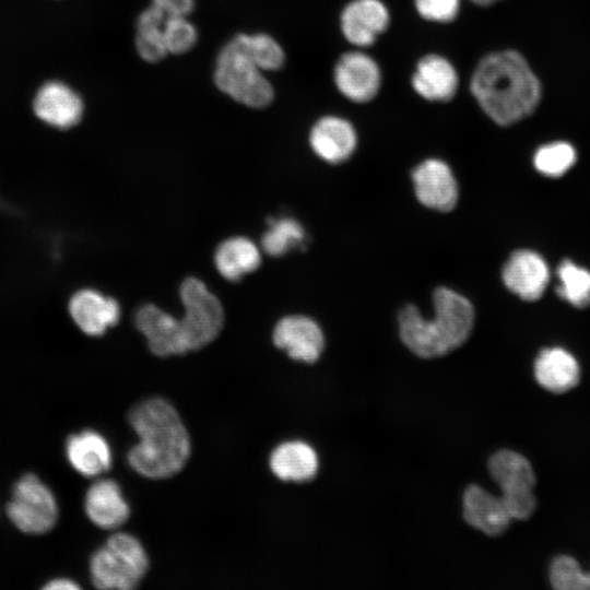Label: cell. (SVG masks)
<instances>
[{
    "label": "cell",
    "mask_w": 590,
    "mask_h": 590,
    "mask_svg": "<svg viewBox=\"0 0 590 590\" xmlns=\"http://www.w3.org/2000/svg\"><path fill=\"white\" fill-rule=\"evenodd\" d=\"M134 321L153 354L165 357L188 352L180 319L166 310L153 304L143 305Z\"/></svg>",
    "instance_id": "obj_11"
},
{
    "label": "cell",
    "mask_w": 590,
    "mask_h": 590,
    "mask_svg": "<svg viewBox=\"0 0 590 590\" xmlns=\"http://www.w3.org/2000/svg\"><path fill=\"white\" fill-rule=\"evenodd\" d=\"M66 449L73 469L84 476L99 475L111 467L110 447L95 430L87 429L70 436Z\"/></svg>",
    "instance_id": "obj_21"
},
{
    "label": "cell",
    "mask_w": 590,
    "mask_h": 590,
    "mask_svg": "<svg viewBox=\"0 0 590 590\" xmlns=\"http://www.w3.org/2000/svg\"><path fill=\"white\" fill-rule=\"evenodd\" d=\"M234 38L263 72L279 70L284 64L285 54L273 37L263 33H241Z\"/></svg>",
    "instance_id": "obj_26"
},
{
    "label": "cell",
    "mask_w": 590,
    "mask_h": 590,
    "mask_svg": "<svg viewBox=\"0 0 590 590\" xmlns=\"http://www.w3.org/2000/svg\"><path fill=\"white\" fill-rule=\"evenodd\" d=\"M7 510L14 526L31 534L49 531L58 517L52 492L34 474H26L19 480Z\"/></svg>",
    "instance_id": "obj_8"
},
{
    "label": "cell",
    "mask_w": 590,
    "mask_h": 590,
    "mask_svg": "<svg viewBox=\"0 0 590 590\" xmlns=\"http://www.w3.org/2000/svg\"><path fill=\"white\" fill-rule=\"evenodd\" d=\"M168 17L188 15L194 9V0H154Z\"/></svg>",
    "instance_id": "obj_33"
},
{
    "label": "cell",
    "mask_w": 590,
    "mask_h": 590,
    "mask_svg": "<svg viewBox=\"0 0 590 590\" xmlns=\"http://www.w3.org/2000/svg\"><path fill=\"white\" fill-rule=\"evenodd\" d=\"M270 468L282 481H309L317 473L318 458L309 445L302 441H288L272 451Z\"/></svg>",
    "instance_id": "obj_23"
},
{
    "label": "cell",
    "mask_w": 590,
    "mask_h": 590,
    "mask_svg": "<svg viewBox=\"0 0 590 590\" xmlns=\"http://www.w3.org/2000/svg\"><path fill=\"white\" fill-rule=\"evenodd\" d=\"M435 315L422 317L418 308L405 305L398 315L399 333L404 345L422 358H435L461 346L474 323V308L461 294L440 286L434 291Z\"/></svg>",
    "instance_id": "obj_3"
},
{
    "label": "cell",
    "mask_w": 590,
    "mask_h": 590,
    "mask_svg": "<svg viewBox=\"0 0 590 590\" xmlns=\"http://www.w3.org/2000/svg\"><path fill=\"white\" fill-rule=\"evenodd\" d=\"M261 255L258 246L249 238L235 236L222 241L214 253L219 273L228 281H238L258 269Z\"/></svg>",
    "instance_id": "obj_24"
},
{
    "label": "cell",
    "mask_w": 590,
    "mask_h": 590,
    "mask_svg": "<svg viewBox=\"0 0 590 590\" xmlns=\"http://www.w3.org/2000/svg\"><path fill=\"white\" fill-rule=\"evenodd\" d=\"M163 40L168 54L181 55L194 47L198 32L188 17H167L163 25Z\"/></svg>",
    "instance_id": "obj_31"
},
{
    "label": "cell",
    "mask_w": 590,
    "mask_h": 590,
    "mask_svg": "<svg viewBox=\"0 0 590 590\" xmlns=\"http://www.w3.org/2000/svg\"><path fill=\"white\" fill-rule=\"evenodd\" d=\"M470 90L483 113L502 127L531 116L543 95L538 74L527 58L514 49L484 56L472 73Z\"/></svg>",
    "instance_id": "obj_1"
},
{
    "label": "cell",
    "mask_w": 590,
    "mask_h": 590,
    "mask_svg": "<svg viewBox=\"0 0 590 590\" xmlns=\"http://www.w3.org/2000/svg\"><path fill=\"white\" fill-rule=\"evenodd\" d=\"M305 240L303 226L292 217L269 220V228L261 238L262 249L270 256L286 253Z\"/></svg>",
    "instance_id": "obj_28"
},
{
    "label": "cell",
    "mask_w": 590,
    "mask_h": 590,
    "mask_svg": "<svg viewBox=\"0 0 590 590\" xmlns=\"http://www.w3.org/2000/svg\"><path fill=\"white\" fill-rule=\"evenodd\" d=\"M44 588L47 590H76L80 587L70 579L58 578L49 581Z\"/></svg>",
    "instance_id": "obj_34"
},
{
    "label": "cell",
    "mask_w": 590,
    "mask_h": 590,
    "mask_svg": "<svg viewBox=\"0 0 590 590\" xmlns=\"http://www.w3.org/2000/svg\"><path fill=\"white\" fill-rule=\"evenodd\" d=\"M534 376L544 389L562 393L579 381L580 368L576 358L562 347L544 349L534 363Z\"/></svg>",
    "instance_id": "obj_22"
},
{
    "label": "cell",
    "mask_w": 590,
    "mask_h": 590,
    "mask_svg": "<svg viewBox=\"0 0 590 590\" xmlns=\"http://www.w3.org/2000/svg\"><path fill=\"white\" fill-rule=\"evenodd\" d=\"M488 471L502 489V499L512 519L524 520L535 509L534 472L522 455L499 450L488 460Z\"/></svg>",
    "instance_id": "obj_7"
},
{
    "label": "cell",
    "mask_w": 590,
    "mask_h": 590,
    "mask_svg": "<svg viewBox=\"0 0 590 590\" xmlns=\"http://www.w3.org/2000/svg\"><path fill=\"white\" fill-rule=\"evenodd\" d=\"M488 1H489V3L492 4L493 2L499 1V0H488Z\"/></svg>",
    "instance_id": "obj_35"
},
{
    "label": "cell",
    "mask_w": 590,
    "mask_h": 590,
    "mask_svg": "<svg viewBox=\"0 0 590 590\" xmlns=\"http://www.w3.org/2000/svg\"><path fill=\"white\" fill-rule=\"evenodd\" d=\"M503 281L507 288L523 300L539 299L550 281L545 260L532 250H517L505 263Z\"/></svg>",
    "instance_id": "obj_14"
},
{
    "label": "cell",
    "mask_w": 590,
    "mask_h": 590,
    "mask_svg": "<svg viewBox=\"0 0 590 590\" xmlns=\"http://www.w3.org/2000/svg\"><path fill=\"white\" fill-rule=\"evenodd\" d=\"M309 143L317 156L328 163L346 161L355 151L357 137L353 126L335 116L320 118L311 128Z\"/></svg>",
    "instance_id": "obj_17"
},
{
    "label": "cell",
    "mask_w": 590,
    "mask_h": 590,
    "mask_svg": "<svg viewBox=\"0 0 590 590\" xmlns=\"http://www.w3.org/2000/svg\"><path fill=\"white\" fill-rule=\"evenodd\" d=\"M550 580L558 590H590V571L582 570L578 562L567 555L553 560Z\"/></svg>",
    "instance_id": "obj_30"
},
{
    "label": "cell",
    "mask_w": 590,
    "mask_h": 590,
    "mask_svg": "<svg viewBox=\"0 0 590 590\" xmlns=\"http://www.w3.org/2000/svg\"><path fill=\"white\" fill-rule=\"evenodd\" d=\"M417 200L425 206L441 212L451 211L458 201L456 177L447 163L429 158L418 164L411 174Z\"/></svg>",
    "instance_id": "obj_10"
},
{
    "label": "cell",
    "mask_w": 590,
    "mask_h": 590,
    "mask_svg": "<svg viewBox=\"0 0 590 590\" xmlns=\"http://www.w3.org/2000/svg\"><path fill=\"white\" fill-rule=\"evenodd\" d=\"M577 160L575 148L566 141H553L538 148L533 155L536 170L547 177H559L568 172Z\"/></svg>",
    "instance_id": "obj_29"
},
{
    "label": "cell",
    "mask_w": 590,
    "mask_h": 590,
    "mask_svg": "<svg viewBox=\"0 0 590 590\" xmlns=\"http://www.w3.org/2000/svg\"><path fill=\"white\" fill-rule=\"evenodd\" d=\"M69 312L84 333L99 337L119 321L120 306L110 296L92 288H84L72 295Z\"/></svg>",
    "instance_id": "obj_15"
},
{
    "label": "cell",
    "mask_w": 590,
    "mask_h": 590,
    "mask_svg": "<svg viewBox=\"0 0 590 590\" xmlns=\"http://www.w3.org/2000/svg\"><path fill=\"white\" fill-rule=\"evenodd\" d=\"M390 16L380 0H354L341 14V31L353 45L366 47L374 44L386 31Z\"/></svg>",
    "instance_id": "obj_16"
},
{
    "label": "cell",
    "mask_w": 590,
    "mask_h": 590,
    "mask_svg": "<svg viewBox=\"0 0 590 590\" xmlns=\"http://www.w3.org/2000/svg\"><path fill=\"white\" fill-rule=\"evenodd\" d=\"M213 79L222 93L247 107L264 108L273 101L271 83L234 37L219 51Z\"/></svg>",
    "instance_id": "obj_4"
},
{
    "label": "cell",
    "mask_w": 590,
    "mask_h": 590,
    "mask_svg": "<svg viewBox=\"0 0 590 590\" xmlns=\"http://www.w3.org/2000/svg\"><path fill=\"white\" fill-rule=\"evenodd\" d=\"M167 17L154 0L139 14L134 43L137 52L143 60L154 63L168 55L163 40V25Z\"/></svg>",
    "instance_id": "obj_25"
},
{
    "label": "cell",
    "mask_w": 590,
    "mask_h": 590,
    "mask_svg": "<svg viewBox=\"0 0 590 590\" xmlns=\"http://www.w3.org/2000/svg\"><path fill=\"white\" fill-rule=\"evenodd\" d=\"M272 338L275 346L286 351L291 358L305 363H315L324 346L319 324L302 315L282 318L275 324Z\"/></svg>",
    "instance_id": "obj_13"
},
{
    "label": "cell",
    "mask_w": 590,
    "mask_h": 590,
    "mask_svg": "<svg viewBox=\"0 0 590 590\" xmlns=\"http://www.w3.org/2000/svg\"><path fill=\"white\" fill-rule=\"evenodd\" d=\"M462 502L465 522L487 535L502 534L512 520L502 497L492 495L479 485L467 487Z\"/></svg>",
    "instance_id": "obj_18"
},
{
    "label": "cell",
    "mask_w": 590,
    "mask_h": 590,
    "mask_svg": "<svg viewBox=\"0 0 590 590\" xmlns=\"http://www.w3.org/2000/svg\"><path fill=\"white\" fill-rule=\"evenodd\" d=\"M149 568L141 542L128 533L111 535L92 556L93 585L102 590H131L138 587Z\"/></svg>",
    "instance_id": "obj_5"
},
{
    "label": "cell",
    "mask_w": 590,
    "mask_h": 590,
    "mask_svg": "<svg viewBox=\"0 0 590 590\" xmlns=\"http://www.w3.org/2000/svg\"><path fill=\"white\" fill-rule=\"evenodd\" d=\"M128 420L139 436V442L128 452V463L138 474L162 480L181 471L190 457V438L167 400H144L129 412Z\"/></svg>",
    "instance_id": "obj_2"
},
{
    "label": "cell",
    "mask_w": 590,
    "mask_h": 590,
    "mask_svg": "<svg viewBox=\"0 0 590 590\" xmlns=\"http://www.w3.org/2000/svg\"><path fill=\"white\" fill-rule=\"evenodd\" d=\"M559 284L557 294L575 307L590 305V271L564 260L557 268Z\"/></svg>",
    "instance_id": "obj_27"
},
{
    "label": "cell",
    "mask_w": 590,
    "mask_h": 590,
    "mask_svg": "<svg viewBox=\"0 0 590 590\" xmlns=\"http://www.w3.org/2000/svg\"><path fill=\"white\" fill-rule=\"evenodd\" d=\"M334 82L346 98L365 103L377 95L381 84V74L373 58L359 51H351L338 60L334 68Z\"/></svg>",
    "instance_id": "obj_12"
},
{
    "label": "cell",
    "mask_w": 590,
    "mask_h": 590,
    "mask_svg": "<svg viewBox=\"0 0 590 590\" xmlns=\"http://www.w3.org/2000/svg\"><path fill=\"white\" fill-rule=\"evenodd\" d=\"M461 0H414L418 14L432 22L448 23L453 21L460 9Z\"/></svg>",
    "instance_id": "obj_32"
},
{
    "label": "cell",
    "mask_w": 590,
    "mask_h": 590,
    "mask_svg": "<svg viewBox=\"0 0 590 590\" xmlns=\"http://www.w3.org/2000/svg\"><path fill=\"white\" fill-rule=\"evenodd\" d=\"M184 315L180 318L185 342L189 351L199 350L212 342L224 322L220 299L197 278H187L180 285Z\"/></svg>",
    "instance_id": "obj_6"
},
{
    "label": "cell",
    "mask_w": 590,
    "mask_h": 590,
    "mask_svg": "<svg viewBox=\"0 0 590 590\" xmlns=\"http://www.w3.org/2000/svg\"><path fill=\"white\" fill-rule=\"evenodd\" d=\"M32 111L46 127L66 131L81 122L85 105L81 94L71 84L51 78L35 91Z\"/></svg>",
    "instance_id": "obj_9"
},
{
    "label": "cell",
    "mask_w": 590,
    "mask_h": 590,
    "mask_svg": "<svg viewBox=\"0 0 590 590\" xmlns=\"http://www.w3.org/2000/svg\"><path fill=\"white\" fill-rule=\"evenodd\" d=\"M459 78L449 60L438 55L423 57L412 76L414 91L430 102H448L456 95Z\"/></svg>",
    "instance_id": "obj_19"
},
{
    "label": "cell",
    "mask_w": 590,
    "mask_h": 590,
    "mask_svg": "<svg viewBox=\"0 0 590 590\" xmlns=\"http://www.w3.org/2000/svg\"><path fill=\"white\" fill-rule=\"evenodd\" d=\"M88 519L102 529H116L129 518L130 508L120 486L114 480L103 479L88 488L84 499Z\"/></svg>",
    "instance_id": "obj_20"
}]
</instances>
